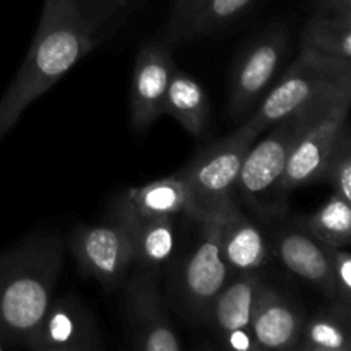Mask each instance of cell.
I'll return each mask as SVG.
<instances>
[{
	"label": "cell",
	"instance_id": "1",
	"mask_svg": "<svg viewBox=\"0 0 351 351\" xmlns=\"http://www.w3.org/2000/svg\"><path fill=\"white\" fill-rule=\"evenodd\" d=\"M101 24L79 0H45L29 51L0 99V141L34 99L98 45Z\"/></svg>",
	"mask_w": 351,
	"mask_h": 351
},
{
	"label": "cell",
	"instance_id": "2",
	"mask_svg": "<svg viewBox=\"0 0 351 351\" xmlns=\"http://www.w3.org/2000/svg\"><path fill=\"white\" fill-rule=\"evenodd\" d=\"M64 250L58 235L38 233L0 256V335L14 346L27 348L55 297Z\"/></svg>",
	"mask_w": 351,
	"mask_h": 351
},
{
	"label": "cell",
	"instance_id": "3",
	"mask_svg": "<svg viewBox=\"0 0 351 351\" xmlns=\"http://www.w3.org/2000/svg\"><path fill=\"white\" fill-rule=\"evenodd\" d=\"M324 108L297 113L273 123L271 132L256 146L252 144L249 147L237 178L235 192L254 215L263 219H276L287 213L288 194L283 189V175L288 156L305 123Z\"/></svg>",
	"mask_w": 351,
	"mask_h": 351
},
{
	"label": "cell",
	"instance_id": "4",
	"mask_svg": "<svg viewBox=\"0 0 351 351\" xmlns=\"http://www.w3.org/2000/svg\"><path fill=\"white\" fill-rule=\"evenodd\" d=\"M341 99H351V72L324 69L298 55L280 81L267 89L245 123L261 136L287 117L324 108Z\"/></svg>",
	"mask_w": 351,
	"mask_h": 351
},
{
	"label": "cell",
	"instance_id": "5",
	"mask_svg": "<svg viewBox=\"0 0 351 351\" xmlns=\"http://www.w3.org/2000/svg\"><path fill=\"white\" fill-rule=\"evenodd\" d=\"M259 134L245 122L230 136L209 144L180 175L189 191L187 216L199 221L216 218L235 195V184L249 147Z\"/></svg>",
	"mask_w": 351,
	"mask_h": 351
},
{
	"label": "cell",
	"instance_id": "6",
	"mask_svg": "<svg viewBox=\"0 0 351 351\" xmlns=\"http://www.w3.org/2000/svg\"><path fill=\"white\" fill-rule=\"evenodd\" d=\"M199 235L175 273L173 300L178 311L195 326H206L209 307L230 281V266L219 247L218 219L195 221Z\"/></svg>",
	"mask_w": 351,
	"mask_h": 351
},
{
	"label": "cell",
	"instance_id": "7",
	"mask_svg": "<svg viewBox=\"0 0 351 351\" xmlns=\"http://www.w3.org/2000/svg\"><path fill=\"white\" fill-rule=\"evenodd\" d=\"M288 53V29L285 24H273L257 34L237 60L230 86L228 110L233 120L243 119L276 79Z\"/></svg>",
	"mask_w": 351,
	"mask_h": 351
},
{
	"label": "cell",
	"instance_id": "8",
	"mask_svg": "<svg viewBox=\"0 0 351 351\" xmlns=\"http://www.w3.org/2000/svg\"><path fill=\"white\" fill-rule=\"evenodd\" d=\"M125 317L129 343L143 351H180V336L158 288V271L137 269L125 280Z\"/></svg>",
	"mask_w": 351,
	"mask_h": 351
},
{
	"label": "cell",
	"instance_id": "9",
	"mask_svg": "<svg viewBox=\"0 0 351 351\" xmlns=\"http://www.w3.org/2000/svg\"><path fill=\"white\" fill-rule=\"evenodd\" d=\"M351 99L335 103L312 117L295 139L283 175L287 194L322 182L326 163L331 156L343 127L348 123Z\"/></svg>",
	"mask_w": 351,
	"mask_h": 351
},
{
	"label": "cell",
	"instance_id": "10",
	"mask_svg": "<svg viewBox=\"0 0 351 351\" xmlns=\"http://www.w3.org/2000/svg\"><path fill=\"white\" fill-rule=\"evenodd\" d=\"M69 249L82 273L95 278L105 290L123 287L132 269V245L122 223L79 226L74 230Z\"/></svg>",
	"mask_w": 351,
	"mask_h": 351
},
{
	"label": "cell",
	"instance_id": "11",
	"mask_svg": "<svg viewBox=\"0 0 351 351\" xmlns=\"http://www.w3.org/2000/svg\"><path fill=\"white\" fill-rule=\"evenodd\" d=\"M103 346L95 315L74 295L51 298L27 343L34 351H98Z\"/></svg>",
	"mask_w": 351,
	"mask_h": 351
},
{
	"label": "cell",
	"instance_id": "12",
	"mask_svg": "<svg viewBox=\"0 0 351 351\" xmlns=\"http://www.w3.org/2000/svg\"><path fill=\"white\" fill-rule=\"evenodd\" d=\"M175 69L168 41H149L141 47L130 81V120L139 132L163 115L165 96Z\"/></svg>",
	"mask_w": 351,
	"mask_h": 351
},
{
	"label": "cell",
	"instance_id": "13",
	"mask_svg": "<svg viewBox=\"0 0 351 351\" xmlns=\"http://www.w3.org/2000/svg\"><path fill=\"white\" fill-rule=\"evenodd\" d=\"M305 315L288 295L267 281L257 288L250 329L261 350H297Z\"/></svg>",
	"mask_w": 351,
	"mask_h": 351
},
{
	"label": "cell",
	"instance_id": "14",
	"mask_svg": "<svg viewBox=\"0 0 351 351\" xmlns=\"http://www.w3.org/2000/svg\"><path fill=\"white\" fill-rule=\"evenodd\" d=\"M274 252L295 276L317 288L329 302H335L328 245L319 242L300 219L276 233Z\"/></svg>",
	"mask_w": 351,
	"mask_h": 351
},
{
	"label": "cell",
	"instance_id": "15",
	"mask_svg": "<svg viewBox=\"0 0 351 351\" xmlns=\"http://www.w3.org/2000/svg\"><path fill=\"white\" fill-rule=\"evenodd\" d=\"M219 230V247L230 269L237 273L259 271L269 257V247L259 226L243 215L233 195L216 216Z\"/></svg>",
	"mask_w": 351,
	"mask_h": 351
},
{
	"label": "cell",
	"instance_id": "16",
	"mask_svg": "<svg viewBox=\"0 0 351 351\" xmlns=\"http://www.w3.org/2000/svg\"><path fill=\"white\" fill-rule=\"evenodd\" d=\"M300 57L339 72H351V16L314 12L302 33Z\"/></svg>",
	"mask_w": 351,
	"mask_h": 351
},
{
	"label": "cell",
	"instance_id": "17",
	"mask_svg": "<svg viewBox=\"0 0 351 351\" xmlns=\"http://www.w3.org/2000/svg\"><path fill=\"white\" fill-rule=\"evenodd\" d=\"M112 219L122 223L127 230L137 269L158 271L173 257L178 242L173 218L143 219L113 211Z\"/></svg>",
	"mask_w": 351,
	"mask_h": 351
},
{
	"label": "cell",
	"instance_id": "18",
	"mask_svg": "<svg viewBox=\"0 0 351 351\" xmlns=\"http://www.w3.org/2000/svg\"><path fill=\"white\" fill-rule=\"evenodd\" d=\"M189 191L180 173L173 177L149 182L141 187H132L115 201L113 211L134 218H175L187 215Z\"/></svg>",
	"mask_w": 351,
	"mask_h": 351
},
{
	"label": "cell",
	"instance_id": "19",
	"mask_svg": "<svg viewBox=\"0 0 351 351\" xmlns=\"http://www.w3.org/2000/svg\"><path fill=\"white\" fill-rule=\"evenodd\" d=\"M261 283L263 278L259 271L239 273V278L228 281L213 300L206 326H209L216 336L232 329L249 328L254 300Z\"/></svg>",
	"mask_w": 351,
	"mask_h": 351
},
{
	"label": "cell",
	"instance_id": "20",
	"mask_svg": "<svg viewBox=\"0 0 351 351\" xmlns=\"http://www.w3.org/2000/svg\"><path fill=\"white\" fill-rule=\"evenodd\" d=\"M163 113L177 120L194 137L204 136L211 122V106L206 89L180 69H175L170 79Z\"/></svg>",
	"mask_w": 351,
	"mask_h": 351
},
{
	"label": "cell",
	"instance_id": "21",
	"mask_svg": "<svg viewBox=\"0 0 351 351\" xmlns=\"http://www.w3.org/2000/svg\"><path fill=\"white\" fill-rule=\"evenodd\" d=\"M300 351H351V307L329 302L302 328Z\"/></svg>",
	"mask_w": 351,
	"mask_h": 351
},
{
	"label": "cell",
	"instance_id": "22",
	"mask_svg": "<svg viewBox=\"0 0 351 351\" xmlns=\"http://www.w3.org/2000/svg\"><path fill=\"white\" fill-rule=\"evenodd\" d=\"M300 223L324 245L346 249L351 243V206L339 195L331 194L314 215Z\"/></svg>",
	"mask_w": 351,
	"mask_h": 351
},
{
	"label": "cell",
	"instance_id": "23",
	"mask_svg": "<svg viewBox=\"0 0 351 351\" xmlns=\"http://www.w3.org/2000/svg\"><path fill=\"white\" fill-rule=\"evenodd\" d=\"M254 2L256 0H209L187 27L182 41L225 31L235 24L254 5Z\"/></svg>",
	"mask_w": 351,
	"mask_h": 351
},
{
	"label": "cell",
	"instance_id": "24",
	"mask_svg": "<svg viewBox=\"0 0 351 351\" xmlns=\"http://www.w3.org/2000/svg\"><path fill=\"white\" fill-rule=\"evenodd\" d=\"M322 182L329 184L332 194L351 202V136L348 123L343 127L335 149L326 163Z\"/></svg>",
	"mask_w": 351,
	"mask_h": 351
},
{
	"label": "cell",
	"instance_id": "25",
	"mask_svg": "<svg viewBox=\"0 0 351 351\" xmlns=\"http://www.w3.org/2000/svg\"><path fill=\"white\" fill-rule=\"evenodd\" d=\"M329 261H331L332 288H335V302L351 307V256L348 250L338 247H328Z\"/></svg>",
	"mask_w": 351,
	"mask_h": 351
},
{
	"label": "cell",
	"instance_id": "26",
	"mask_svg": "<svg viewBox=\"0 0 351 351\" xmlns=\"http://www.w3.org/2000/svg\"><path fill=\"white\" fill-rule=\"evenodd\" d=\"M209 0H175L168 19V41H182L187 27Z\"/></svg>",
	"mask_w": 351,
	"mask_h": 351
},
{
	"label": "cell",
	"instance_id": "27",
	"mask_svg": "<svg viewBox=\"0 0 351 351\" xmlns=\"http://www.w3.org/2000/svg\"><path fill=\"white\" fill-rule=\"evenodd\" d=\"M216 338H218L219 346L225 350L259 351L256 336H254L250 326L249 328H239V329H232V331L221 332V335H218Z\"/></svg>",
	"mask_w": 351,
	"mask_h": 351
},
{
	"label": "cell",
	"instance_id": "28",
	"mask_svg": "<svg viewBox=\"0 0 351 351\" xmlns=\"http://www.w3.org/2000/svg\"><path fill=\"white\" fill-rule=\"evenodd\" d=\"M314 12L351 16V0H312Z\"/></svg>",
	"mask_w": 351,
	"mask_h": 351
},
{
	"label": "cell",
	"instance_id": "29",
	"mask_svg": "<svg viewBox=\"0 0 351 351\" xmlns=\"http://www.w3.org/2000/svg\"><path fill=\"white\" fill-rule=\"evenodd\" d=\"M7 348H14V345L9 341V339L5 338V336L0 335V351H3V350H7Z\"/></svg>",
	"mask_w": 351,
	"mask_h": 351
}]
</instances>
